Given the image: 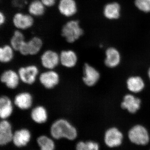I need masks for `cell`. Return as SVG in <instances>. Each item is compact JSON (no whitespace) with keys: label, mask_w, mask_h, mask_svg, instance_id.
<instances>
[{"label":"cell","mask_w":150,"mask_h":150,"mask_svg":"<svg viewBox=\"0 0 150 150\" xmlns=\"http://www.w3.org/2000/svg\"><path fill=\"white\" fill-rule=\"evenodd\" d=\"M50 133L53 138L57 140L64 138L72 141L78 135L76 129L65 118H59L54 121L51 126Z\"/></svg>","instance_id":"1"},{"label":"cell","mask_w":150,"mask_h":150,"mask_svg":"<svg viewBox=\"0 0 150 150\" xmlns=\"http://www.w3.org/2000/svg\"><path fill=\"white\" fill-rule=\"evenodd\" d=\"M61 34L67 43H74L83 35L84 30L79 20L71 19L63 25Z\"/></svg>","instance_id":"2"},{"label":"cell","mask_w":150,"mask_h":150,"mask_svg":"<svg viewBox=\"0 0 150 150\" xmlns=\"http://www.w3.org/2000/svg\"><path fill=\"white\" fill-rule=\"evenodd\" d=\"M128 137L131 143L139 146H145L150 141V136L148 130L141 125H135L130 129Z\"/></svg>","instance_id":"3"},{"label":"cell","mask_w":150,"mask_h":150,"mask_svg":"<svg viewBox=\"0 0 150 150\" xmlns=\"http://www.w3.org/2000/svg\"><path fill=\"white\" fill-rule=\"evenodd\" d=\"M43 45V40L39 36H34L22 44L19 52L23 56H35L41 51Z\"/></svg>","instance_id":"4"},{"label":"cell","mask_w":150,"mask_h":150,"mask_svg":"<svg viewBox=\"0 0 150 150\" xmlns=\"http://www.w3.org/2000/svg\"><path fill=\"white\" fill-rule=\"evenodd\" d=\"M57 9L62 16L71 18L77 13V3L76 0H59L57 3Z\"/></svg>","instance_id":"5"},{"label":"cell","mask_w":150,"mask_h":150,"mask_svg":"<svg viewBox=\"0 0 150 150\" xmlns=\"http://www.w3.org/2000/svg\"><path fill=\"white\" fill-rule=\"evenodd\" d=\"M123 138V134L118 128L111 127L105 133V144L109 148L117 147L122 144Z\"/></svg>","instance_id":"6"},{"label":"cell","mask_w":150,"mask_h":150,"mask_svg":"<svg viewBox=\"0 0 150 150\" xmlns=\"http://www.w3.org/2000/svg\"><path fill=\"white\" fill-rule=\"evenodd\" d=\"M39 69L34 65L21 67L18 71V74L20 80L28 85L34 84L39 75Z\"/></svg>","instance_id":"7"},{"label":"cell","mask_w":150,"mask_h":150,"mask_svg":"<svg viewBox=\"0 0 150 150\" xmlns=\"http://www.w3.org/2000/svg\"><path fill=\"white\" fill-rule=\"evenodd\" d=\"M41 84L47 89H52L59 84L60 76L54 70H47L39 76Z\"/></svg>","instance_id":"8"},{"label":"cell","mask_w":150,"mask_h":150,"mask_svg":"<svg viewBox=\"0 0 150 150\" xmlns=\"http://www.w3.org/2000/svg\"><path fill=\"white\" fill-rule=\"evenodd\" d=\"M41 65L47 70H54L60 64L59 54L53 50H47L40 56Z\"/></svg>","instance_id":"9"},{"label":"cell","mask_w":150,"mask_h":150,"mask_svg":"<svg viewBox=\"0 0 150 150\" xmlns=\"http://www.w3.org/2000/svg\"><path fill=\"white\" fill-rule=\"evenodd\" d=\"M13 24L17 30H26L32 28L34 25V18L29 13H17L13 19Z\"/></svg>","instance_id":"10"},{"label":"cell","mask_w":150,"mask_h":150,"mask_svg":"<svg viewBox=\"0 0 150 150\" xmlns=\"http://www.w3.org/2000/svg\"><path fill=\"white\" fill-rule=\"evenodd\" d=\"M100 78V74L96 68L88 63L84 65L82 80L86 86H93L99 81Z\"/></svg>","instance_id":"11"},{"label":"cell","mask_w":150,"mask_h":150,"mask_svg":"<svg viewBox=\"0 0 150 150\" xmlns=\"http://www.w3.org/2000/svg\"><path fill=\"white\" fill-rule=\"evenodd\" d=\"M60 64L68 69L74 68L76 65L78 61L77 54L71 49L64 50L59 54Z\"/></svg>","instance_id":"12"},{"label":"cell","mask_w":150,"mask_h":150,"mask_svg":"<svg viewBox=\"0 0 150 150\" xmlns=\"http://www.w3.org/2000/svg\"><path fill=\"white\" fill-rule=\"evenodd\" d=\"M13 133L11 123L6 120L0 122V146H4L12 142Z\"/></svg>","instance_id":"13"},{"label":"cell","mask_w":150,"mask_h":150,"mask_svg":"<svg viewBox=\"0 0 150 150\" xmlns=\"http://www.w3.org/2000/svg\"><path fill=\"white\" fill-rule=\"evenodd\" d=\"M141 100L136 97L133 95L128 94L123 98L121 103V107L123 109H126L130 113H135L139 110L141 108Z\"/></svg>","instance_id":"14"},{"label":"cell","mask_w":150,"mask_h":150,"mask_svg":"<svg viewBox=\"0 0 150 150\" xmlns=\"http://www.w3.org/2000/svg\"><path fill=\"white\" fill-rule=\"evenodd\" d=\"M31 137V133L29 130L26 129H20L13 133L12 142L17 147H23L28 144Z\"/></svg>","instance_id":"15"},{"label":"cell","mask_w":150,"mask_h":150,"mask_svg":"<svg viewBox=\"0 0 150 150\" xmlns=\"http://www.w3.org/2000/svg\"><path fill=\"white\" fill-rule=\"evenodd\" d=\"M105 54L104 64L106 67L110 68H114L120 64L121 60V55L116 48L113 47L108 48L105 51Z\"/></svg>","instance_id":"16"},{"label":"cell","mask_w":150,"mask_h":150,"mask_svg":"<svg viewBox=\"0 0 150 150\" xmlns=\"http://www.w3.org/2000/svg\"><path fill=\"white\" fill-rule=\"evenodd\" d=\"M14 103L20 109L28 110L32 106L33 98L31 94L28 92H23L16 96Z\"/></svg>","instance_id":"17"},{"label":"cell","mask_w":150,"mask_h":150,"mask_svg":"<svg viewBox=\"0 0 150 150\" xmlns=\"http://www.w3.org/2000/svg\"><path fill=\"white\" fill-rule=\"evenodd\" d=\"M1 80L9 88L14 89L18 86L20 79L18 74L12 70H9L3 73Z\"/></svg>","instance_id":"18"},{"label":"cell","mask_w":150,"mask_h":150,"mask_svg":"<svg viewBox=\"0 0 150 150\" xmlns=\"http://www.w3.org/2000/svg\"><path fill=\"white\" fill-rule=\"evenodd\" d=\"M30 117L35 123L38 124H43L48 120V111L44 106L38 105L35 106L31 110Z\"/></svg>","instance_id":"19"},{"label":"cell","mask_w":150,"mask_h":150,"mask_svg":"<svg viewBox=\"0 0 150 150\" xmlns=\"http://www.w3.org/2000/svg\"><path fill=\"white\" fill-rule=\"evenodd\" d=\"M46 8L40 0H33L28 5V11L33 17H40L45 13Z\"/></svg>","instance_id":"20"},{"label":"cell","mask_w":150,"mask_h":150,"mask_svg":"<svg viewBox=\"0 0 150 150\" xmlns=\"http://www.w3.org/2000/svg\"><path fill=\"white\" fill-rule=\"evenodd\" d=\"M127 88L129 91L134 93H139L144 90L145 83L141 77L138 76H131L127 79Z\"/></svg>","instance_id":"21"},{"label":"cell","mask_w":150,"mask_h":150,"mask_svg":"<svg viewBox=\"0 0 150 150\" xmlns=\"http://www.w3.org/2000/svg\"><path fill=\"white\" fill-rule=\"evenodd\" d=\"M121 7L117 3H111L105 5L103 10L105 17L109 20L116 19L120 15Z\"/></svg>","instance_id":"22"},{"label":"cell","mask_w":150,"mask_h":150,"mask_svg":"<svg viewBox=\"0 0 150 150\" xmlns=\"http://www.w3.org/2000/svg\"><path fill=\"white\" fill-rule=\"evenodd\" d=\"M13 110L12 103L8 97H0V118L6 119L9 117Z\"/></svg>","instance_id":"23"},{"label":"cell","mask_w":150,"mask_h":150,"mask_svg":"<svg viewBox=\"0 0 150 150\" xmlns=\"http://www.w3.org/2000/svg\"><path fill=\"white\" fill-rule=\"evenodd\" d=\"M25 41V36L21 30H17L11 38V46L14 50L19 51L22 44Z\"/></svg>","instance_id":"24"},{"label":"cell","mask_w":150,"mask_h":150,"mask_svg":"<svg viewBox=\"0 0 150 150\" xmlns=\"http://www.w3.org/2000/svg\"><path fill=\"white\" fill-rule=\"evenodd\" d=\"M37 143L40 147V150H54L55 143L51 138L43 135L37 139Z\"/></svg>","instance_id":"25"},{"label":"cell","mask_w":150,"mask_h":150,"mask_svg":"<svg viewBox=\"0 0 150 150\" xmlns=\"http://www.w3.org/2000/svg\"><path fill=\"white\" fill-rule=\"evenodd\" d=\"M13 51L11 46L6 45L0 47V62L3 63L10 62L13 57Z\"/></svg>","instance_id":"26"},{"label":"cell","mask_w":150,"mask_h":150,"mask_svg":"<svg viewBox=\"0 0 150 150\" xmlns=\"http://www.w3.org/2000/svg\"><path fill=\"white\" fill-rule=\"evenodd\" d=\"M99 149L98 143L92 141L79 142L76 146V150H99Z\"/></svg>","instance_id":"27"},{"label":"cell","mask_w":150,"mask_h":150,"mask_svg":"<svg viewBox=\"0 0 150 150\" xmlns=\"http://www.w3.org/2000/svg\"><path fill=\"white\" fill-rule=\"evenodd\" d=\"M135 4L139 10L145 13L150 12V0H135Z\"/></svg>","instance_id":"28"},{"label":"cell","mask_w":150,"mask_h":150,"mask_svg":"<svg viewBox=\"0 0 150 150\" xmlns=\"http://www.w3.org/2000/svg\"><path fill=\"white\" fill-rule=\"evenodd\" d=\"M46 8L54 7L58 3L59 0H40Z\"/></svg>","instance_id":"29"},{"label":"cell","mask_w":150,"mask_h":150,"mask_svg":"<svg viewBox=\"0 0 150 150\" xmlns=\"http://www.w3.org/2000/svg\"><path fill=\"white\" fill-rule=\"evenodd\" d=\"M6 21V17L4 14L0 11V27Z\"/></svg>","instance_id":"30"},{"label":"cell","mask_w":150,"mask_h":150,"mask_svg":"<svg viewBox=\"0 0 150 150\" xmlns=\"http://www.w3.org/2000/svg\"><path fill=\"white\" fill-rule=\"evenodd\" d=\"M148 76H149V78L150 80V67L149 69V71H148Z\"/></svg>","instance_id":"31"}]
</instances>
